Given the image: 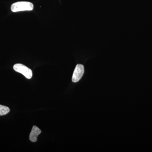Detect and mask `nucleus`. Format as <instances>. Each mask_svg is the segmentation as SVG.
<instances>
[{
    "instance_id": "obj_2",
    "label": "nucleus",
    "mask_w": 152,
    "mask_h": 152,
    "mask_svg": "<svg viewBox=\"0 0 152 152\" xmlns=\"http://www.w3.org/2000/svg\"><path fill=\"white\" fill-rule=\"evenodd\" d=\"M14 70L21 73L26 78L31 79L32 77V71L31 69L20 64H17L14 66Z\"/></svg>"
},
{
    "instance_id": "obj_4",
    "label": "nucleus",
    "mask_w": 152,
    "mask_h": 152,
    "mask_svg": "<svg viewBox=\"0 0 152 152\" xmlns=\"http://www.w3.org/2000/svg\"><path fill=\"white\" fill-rule=\"evenodd\" d=\"M41 130L38 127L34 126L30 134L29 139L32 142H36L37 140L38 136L41 134Z\"/></svg>"
},
{
    "instance_id": "obj_3",
    "label": "nucleus",
    "mask_w": 152,
    "mask_h": 152,
    "mask_svg": "<svg viewBox=\"0 0 152 152\" xmlns=\"http://www.w3.org/2000/svg\"><path fill=\"white\" fill-rule=\"evenodd\" d=\"M84 73V67L82 64H77L76 66L73 74L72 81L73 83H77L81 79Z\"/></svg>"
},
{
    "instance_id": "obj_5",
    "label": "nucleus",
    "mask_w": 152,
    "mask_h": 152,
    "mask_svg": "<svg viewBox=\"0 0 152 152\" xmlns=\"http://www.w3.org/2000/svg\"><path fill=\"white\" fill-rule=\"evenodd\" d=\"M10 112V109L8 107L0 105V115H4Z\"/></svg>"
},
{
    "instance_id": "obj_1",
    "label": "nucleus",
    "mask_w": 152,
    "mask_h": 152,
    "mask_svg": "<svg viewBox=\"0 0 152 152\" xmlns=\"http://www.w3.org/2000/svg\"><path fill=\"white\" fill-rule=\"evenodd\" d=\"M32 3L27 1H20L14 3L12 5L11 10L14 12L21 11H31L34 9Z\"/></svg>"
}]
</instances>
